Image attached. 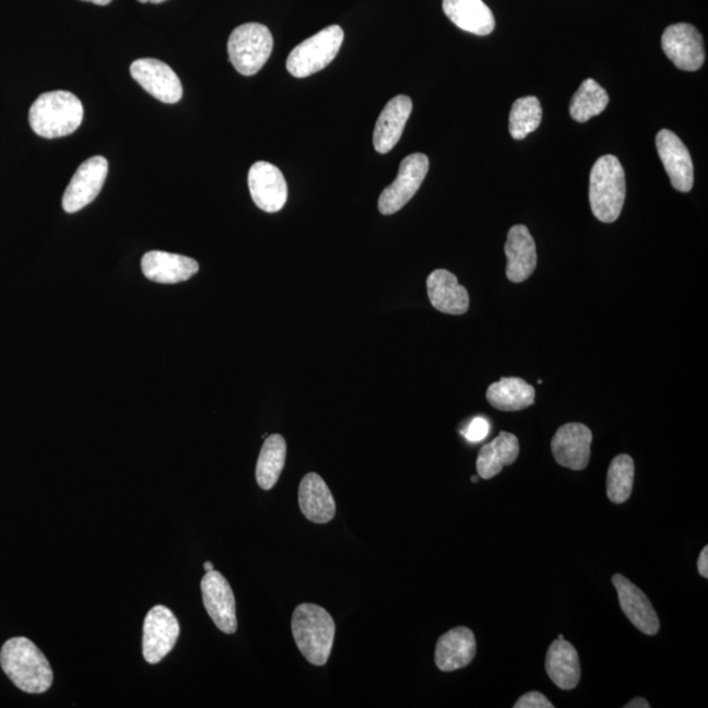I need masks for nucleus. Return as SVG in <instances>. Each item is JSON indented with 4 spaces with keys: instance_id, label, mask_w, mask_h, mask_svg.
<instances>
[{
    "instance_id": "obj_19",
    "label": "nucleus",
    "mask_w": 708,
    "mask_h": 708,
    "mask_svg": "<svg viewBox=\"0 0 708 708\" xmlns=\"http://www.w3.org/2000/svg\"><path fill=\"white\" fill-rule=\"evenodd\" d=\"M476 654L474 633L468 627L451 628L438 639L436 665L441 672H455L468 666Z\"/></svg>"
},
{
    "instance_id": "obj_34",
    "label": "nucleus",
    "mask_w": 708,
    "mask_h": 708,
    "mask_svg": "<svg viewBox=\"0 0 708 708\" xmlns=\"http://www.w3.org/2000/svg\"><path fill=\"white\" fill-rule=\"evenodd\" d=\"M625 708H649L651 705L648 704V700L645 698H634L629 700L627 705L623 706Z\"/></svg>"
},
{
    "instance_id": "obj_15",
    "label": "nucleus",
    "mask_w": 708,
    "mask_h": 708,
    "mask_svg": "<svg viewBox=\"0 0 708 708\" xmlns=\"http://www.w3.org/2000/svg\"><path fill=\"white\" fill-rule=\"evenodd\" d=\"M592 439V430L587 425L569 423L560 426L551 442L555 461L569 470L586 469L590 459Z\"/></svg>"
},
{
    "instance_id": "obj_10",
    "label": "nucleus",
    "mask_w": 708,
    "mask_h": 708,
    "mask_svg": "<svg viewBox=\"0 0 708 708\" xmlns=\"http://www.w3.org/2000/svg\"><path fill=\"white\" fill-rule=\"evenodd\" d=\"M108 176V161L104 156L90 157L72 176L64 190L62 206L66 213L72 214L90 205L102 192Z\"/></svg>"
},
{
    "instance_id": "obj_38",
    "label": "nucleus",
    "mask_w": 708,
    "mask_h": 708,
    "mask_svg": "<svg viewBox=\"0 0 708 708\" xmlns=\"http://www.w3.org/2000/svg\"><path fill=\"white\" fill-rule=\"evenodd\" d=\"M477 481H479V475H477V476H472V477H471V482H472V483H477Z\"/></svg>"
},
{
    "instance_id": "obj_33",
    "label": "nucleus",
    "mask_w": 708,
    "mask_h": 708,
    "mask_svg": "<svg viewBox=\"0 0 708 708\" xmlns=\"http://www.w3.org/2000/svg\"><path fill=\"white\" fill-rule=\"evenodd\" d=\"M698 570L701 577L708 579V547L707 546L704 550H701V553L699 555Z\"/></svg>"
},
{
    "instance_id": "obj_2",
    "label": "nucleus",
    "mask_w": 708,
    "mask_h": 708,
    "mask_svg": "<svg viewBox=\"0 0 708 708\" xmlns=\"http://www.w3.org/2000/svg\"><path fill=\"white\" fill-rule=\"evenodd\" d=\"M83 104L69 91L46 92L30 109V123L43 138H61L74 133L83 121Z\"/></svg>"
},
{
    "instance_id": "obj_30",
    "label": "nucleus",
    "mask_w": 708,
    "mask_h": 708,
    "mask_svg": "<svg viewBox=\"0 0 708 708\" xmlns=\"http://www.w3.org/2000/svg\"><path fill=\"white\" fill-rule=\"evenodd\" d=\"M634 476V459L627 455L615 457L607 470L606 494L609 500L614 504L626 503L633 494Z\"/></svg>"
},
{
    "instance_id": "obj_25",
    "label": "nucleus",
    "mask_w": 708,
    "mask_h": 708,
    "mask_svg": "<svg viewBox=\"0 0 708 708\" xmlns=\"http://www.w3.org/2000/svg\"><path fill=\"white\" fill-rule=\"evenodd\" d=\"M520 455V442L511 433L502 432L494 441L483 445L479 451L476 470L479 477L492 479L500 474L505 465L514 464Z\"/></svg>"
},
{
    "instance_id": "obj_9",
    "label": "nucleus",
    "mask_w": 708,
    "mask_h": 708,
    "mask_svg": "<svg viewBox=\"0 0 708 708\" xmlns=\"http://www.w3.org/2000/svg\"><path fill=\"white\" fill-rule=\"evenodd\" d=\"M662 50L684 71H698L705 63L704 37L695 26L686 23L669 25L661 37Z\"/></svg>"
},
{
    "instance_id": "obj_11",
    "label": "nucleus",
    "mask_w": 708,
    "mask_h": 708,
    "mask_svg": "<svg viewBox=\"0 0 708 708\" xmlns=\"http://www.w3.org/2000/svg\"><path fill=\"white\" fill-rule=\"evenodd\" d=\"M130 74L144 91L157 101L166 104H176L181 101L182 85L179 76L160 59H137L130 66Z\"/></svg>"
},
{
    "instance_id": "obj_16",
    "label": "nucleus",
    "mask_w": 708,
    "mask_h": 708,
    "mask_svg": "<svg viewBox=\"0 0 708 708\" xmlns=\"http://www.w3.org/2000/svg\"><path fill=\"white\" fill-rule=\"evenodd\" d=\"M612 581L627 620L642 634L649 636L658 634L660 629L659 615L646 593L627 577L620 574L614 575Z\"/></svg>"
},
{
    "instance_id": "obj_8",
    "label": "nucleus",
    "mask_w": 708,
    "mask_h": 708,
    "mask_svg": "<svg viewBox=\"0 0 708 708\" xmlns=\"http://www.w3.org/2000/svg\"><path fill=\"white\" fill-rule=\"evenodd\" d=\"M180 635V625L170 610L163 605L150 610L143 623L142 651L149 664H157L173 651Z\"/></svg>"
},
{
    "instance_id": "obj_3",
    "label": "nucleus",
    "mask_w": 708,
    "mask_h": 708,
    "mask_svg": "<svg viewBox=\"0 0 708 708\" xmlns=\"http://www.w3.org/2000/svg\"><path fill=\"white\" fill-rule=\"evenodd\" d=\"M292 629L294 640L305 659L312 665H326L337 633L331 614L312 603H302L294 610Z\"/></svg>"
},
{
    "instance_id": "obj_13",
    "label": "nucleus",
    "mask_w": 708,
    "mask_h": 708,
    "mask_svg": "<svg viewBox=\"0 0 708 708\" xmlns=\"http://www.w3.org/2000/svg\"><path fill=\"white\" fill-rule=\"evenodd\" d=\"M248 187L255 205L278 213L287 201V184L281 170L268 162H256L248 173Z\"/></svg>"
},
{
    "instance_id": "obj_5",
    "label": "nucleus",
    "mask_w": 708,
    "mask_h": 708,
    "mask_svg": "<svg viewBox=\"0 0 708 708\" xmlns=\"http://www.w3.org/2000/svg\"><path fill=\"white\" fill-rule=\"evenodd\" d=\"M273 50V36L266 25L247 23L229 35L227 51L236 71L252 76L264 68Z\"/></svg>"
},
{
    "instance_id": "obj_12",
    "label": "nucleus",
    "mask_w": 708,
    "mask_h": 708,
    "mask_svg": "<svg viewBox=\"0 0 708 708\" xmlns=\"http://www.w3.org/2000/svg\"><path fill=\"white\" fill-rule=\"evenodd\" d=\"M201 592L203 605L214 622V625L222 633L232 635L238 629V620H236V602L232 587H229L226 577H223L219 570L206 573L201 580Z\"/></svg>"
},
{
    "instance_id": "obj_23",
    "label": "nucleus",
    "mask_w": 708,
    "mask_h": 708,
    "mask_svg": "<svg viewBox=\"0 0 708 708\" xmlns=\"http://www.w3.org/2000/svg\"><path fill=\"white\" fill-rule=\"evenodd\" d=\"M442 9L459 30L476 36H488L495 31L494 13L483 0H444Z\"/></svg>"
},
{
    "instance_id": "obj_18",
    "label": "nucleus",
    "mask_w": 708,
    "mask_h": 708,
    "mask_svg": "<svg viewBox=\"0 0 708 708\" xmlns=\"http://www.w3.org/2000/svg\"><path fill=\"white\" fill-rule=\"evenodd\" d=\"M412 111L409 96L399 95L387 103L374 128L373 144L379 154H387L397 146Z\"/></svg>"
},
{
    "instance_id": "obj_14",
    "label": "nucleus",
    "mask_w": 708,
    "mask_h": 708,
    "mask_svg": "<svg viewBox=\"0 0 708 708\" xmlns=\"http://www.w3.org/2000/svg\"><path fill=\"white\" fill-rule=\"evenodd\" d=\"M656 148L674 189L691 192L694 186V166L684 142L671 130L662 129L656 137Z\"/></svg>"
},
{
    "instance_id": "obj_22",
    "label": "nucleus",
    "mask_w": 708,
    "mask_h": 708,
    "mask_svg": "<svg viewBox=\"0 0 708 708\" xmlns=\"http://www.w3.org/2000/svg\"><path fill=\"white\" fill-rule=\"evenodd\" d=\"M298 502L302 515L314 523H327L337 515V503L328 485L315 472H310L299 484Z\"/></svg>"
},
{
    "instance_id": "obj_6",
    "label": "nucleus",
    "mask_w": 708,
    "mask_h": 708,
    "mask_svg": "<svg viewBox=\"0 0 708 708\" xmlns=\"http://www.w3.org/2000/svg\"><path fill=\"white\" fill-rule=\"evenodd\" d=\"M344 42V31L339 25L327 26L317 35L295 46L286 61V69L295 78H307L330 64Z\"/></svg>"
},
{
    "instance_id": "obj_17",
    "label": "nucleus",
    "mask_w": 708,
    "mask_h": 708,
    "mask_svg": "<svg viewBox=\"0 0 708 708\" xmlns=\"http://www.w3.org/2000/svg\"><path fill=\"white\" fill-rule=\"evenodd\" d=\"M141 267L143 274L157 284H179L193 278L200 269L194 259L163 251L144 253Z\"/></svg>"
},
{
    "instance_id": "obj_7",
    "label": "nucleus",
    "mask_w": 708,
    "mask_h": 708,
    "mask_svg": "<svg viewBox=\"0 0 708 708\" xmlns=\"http://www.w3.org/2000/svg\"><path fill=\"white\" fill-rule=\"evenodd\" d=\"M428 170L429 160L425 154L416 153L404 157L403 162L400 163L396 181L379 196L378 209L380 214L391 215L404 208L422 187Z\"/></svg>"
},
{
    "instance_id": "obj_26",
    "label": "nucleus",
    "mask_w": 708,
    "mask_h": 708,
    "mask_svg": "<svg viewBox=\"0 0 708 708\" xmlns=\"http://www.w3.org/2000/svg\"><path fill=\"white\" fill-rule=\"evenodd\" d=\"M487 400L496 410L521 411L534 404L535 390L521 378H502L488 387Z\"/></svg>"
},
{
    "instance_id": "obj_35",
    "label": "nucleus",
    "mask_w": 708,
    "mask_h": 708,
    "mask_svg": "<svg viewBox=\"0 0 708 708\" xmlns=\"http://www.w3.org/2000/svg\"><path fill=\"white\" fill-rule=\"evenodd\" d=\"M83 2H90L97 5H107L111 2V0H83Z\"/></svg>"
},
{
    "instance_id": "obj_27",
    "label": "nucleus",
    "mask_w": 708,
    "mask_h": 708,
    "mask_svg": "<svg viewBox=\"0 0 708 708\" xmlns=\"http://www.w3.org/2000/svg\"><path fill=\"white\" fill-rule=\"evenodd\" d=\"M286 461V441L281 435H272L266 438L262 445L258 464H256V481L260 488L272 489L279 482Z\"/></svg>"
},
{
    "instance_id": "obj_36",
    "label": "nucleus",
    "mask_w": 708,
    "mask_h": 708,
    "mask_svg": "<svg viewBox=\"0 0 708 708\" xmlns=\"http://www.w3.org/2000/svg\"><path fill=\"white\" fill-rule=\"evenodd\" d=\"M138 2H141V3L161 4V3H163V2H167V0H138Z\"/></svg>"
},
{
    "instance_id": "obj_20",
    "label": "nucleus",
    "mask_w": 708,
    "mask_h": 708,
    "mask_svg": "<svg viewBox=\"0 0 708 708\" xmlns=\"http://www.w3.org/2000/svg\"><path fill=\"white\" fill-rule=\"evenodd\" d=\"M507 278L515 284L527 281L536 268V247L529 228L516 225L509 229L507 245Z\"/></svg>"
},
{
    "instance_id": "obj_32",
    "label": "nucleus",
    "mask_w": 708,
    "mask_h": 708,
    "mask_svg": "<svg viewBox=\"0 0 708 708\" xmlns=\"http://www.w3.org/2000/svg\"><path fill=\"white\" fill-rule=\"evenodd\" d=\"M515 708H554V705L542 693L530 692L516 701Z\"/></svg>"
},
{
    "instance_id": "obj_37",
    "label": "nucleus",
    "mask_w": 708,
    "mask_h": 708,
    "mask_svg": "<svg viewBox=\"0 0 708 708\" xmlns=\"http://www.w3.org/2000/svg\"><path fill=\"white\" fill-rule=\"evenodd\" d=\"M203 568H205L206 573H212V570H214L213 563L212 562H205V564H203Z\"/></svg>"
},
{
    "instance_id": "obj_4",
    "label": "nucleus",
    "mask_w": 708,
    "mask_h": 708,
    "mask_svg": "<svg viewBox=\"0 0 708 708\" xmlns=\"http://www.w3.org/2000/svg\"><path fill=\"white\" fill-rule=\"evenodd\" d=\"M626 200V176L618 157L601 156L589 180L590 208L597 220L613 223L620 219Z\"/></svg>"
},
{
    "instance_id": "obj_31",
    "label": "nucleus",
    "mask_w": 708,
    "mask_h": 708,
    "mask_svg": "<svg viewBox=\"0 0 708 708\" xmlns=\"http://www.w3.org/2000/svg\"><path fill=\"white\" fill-rule=\"evenodd\" d=\"M489 423L484 417H475L469 424L468 428L462 432L465 439L470 442H481L482 439L488 436Z\"/></svg>"
},
{
    "instance_id": "obj_21",
    "label": "nucleus",
    "mask_w": 708,
    "mask_h": 708,
    "mask_svg": "<svg viewBox=\"0 0 708 708\" xmlns=\"http://www.w3.org/2000/svg\"><path fill=\"white\" fill-rule=\"evenodd\" d=\"M430 304L439 312L463 315L470 307L469 292L459 285L456 274L446 269H437L426 280Z\"/></svg>"
},
{
    "instance_id": "obj_29",
    "label": "nucleus",
    "mask_w": 708,
    "mask_h": 708,
    "mask_svg": "<svg viewBox=\"0 0 708 708\" xmlns=\"http://www.w3.org/2000/svg\"><path fill=\"white\" fill-rule=\"evenodd\" d=\"M542 122V105L534 96L518 98L509 116V133L514 140H524Z\"/></svg>"
},
{
    "instance_id": "obj_1",
    "label": "nucleus",
    "mask_w": 708,
    "mask_h": 708,
    "mask_svg": "<svg viewBox=\"0 0 708 708\" xmlns=\"http://www.w3.org/2000/svg\"><path fill=\"white\" fill-rule=\"evenodd\" d=\"M0 666L20 691L28 694L48 692L55 675L45 654L35 642L17 636L0 649Z\"/></svg>"
},
{
    "instance_id": "obj_28",
    "label": "nucleus",
    "mask_w": 708,
    "mask_h": 708,
    "mask_svg": "<svg viewBox=\"0 0 708 708\" xmlns=\"http://www.w3.org/2000/svg\"><path fill=\"white\" fill-rule=\"evenodd\" d=\"M609 105V95L594 79H586L575 92L569 104V114L577 122H587L599 116Z\"/></svg>"
},
{
    "instance_id": "obj_24",
    "label": "nucleus",
    "mask_w": 708,
    "mask_h": 708,
    "mask_svg": "<svg viewBox=\"0 0 708 708\" xmlns=\"http://www.w3.org/2000/svg\"><path fill=\"white\" fill-rule=\"evenodd\" d=\"M544 666L551 681L562 691H574L579 685L581 677L579 654L569 641L557 639L551 642Z\"/></svg>"
}]
</instances>
